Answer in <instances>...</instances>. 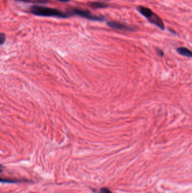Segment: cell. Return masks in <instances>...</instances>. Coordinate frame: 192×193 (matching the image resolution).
Here are the masks:
<instances>
[{"label": "cell", "instance_id": "ba28073f", "mask_svg": "<svg viewBox=\"0 0 192 193\" xmlns=\"http://www.w3.org/2000/svg\"><path fill=\"white\" fill-rule=\"evenodd\" d=\"M1 181L2 182H5V183H10V184H13V183H17V182H20L23 181L22 180H19V179H16V178H1Z\"/></svg>", "mask_w": 192, "mask_h": 193}, {"label": "cell", "instance_id": "7a4b0ae2", "mask_svg": "<svg viewBox=\"0 0 192 193\" xmlns=\"http://www.w3.org/2000/svg\"><path fill=\"white\" fill-rule=\"evenodd\" d=\"M70 14L72 15H76L77 16L81 17L82 18H85L87 20H93V21H98V22H103L105 20V18L103 16H98L96 15H93L92 12L88 10H84L82 9L75 8L69 12Z\"/></svg>", "mask_w": 192, "mask_h": 193}, {"label": "cell", "instance_id": "7c38bea8", "mask_svg": "<svg viewBox=\"0 0 192 193\" xmlns=\"http://www.w3.org/2000/svg\"><path fill=\"white\" fill-rule=\"evenodd\" d=\"M49 0H35V3H39V4H46L48 2Z\"/></svg>", "mask_w": 192, "mask_h": 193}, {"label": "cell", "instance_id": "8992f818", "mask_svg": "<svg viewBox=\"0 0 192 193\" xmlns=\"http://www.w3.org/2000/svg\"><path fill=\"white\" fill-rule=\"evenodd\" d=\"M88 6L93 9H105L109 7V5L100 1H93L88 4Z\"/></svg>", "mask_w": 192, "mask_h": 193}, {"label": "cell", "instance_id": "3957f363", "mask_svg": "<svg viewBox=\"0 0 192 193\" xmlns=\"http://www.w3.org/2000/svg\"><path fill=\"white\" fill-rule=\"evenodd\" d=\"M107 24L111 28L120 30V31H134L138 29L137 27L130 26L128 24L123 23L117 21H108Z\"/></svg>", "mask_w": 192, "mask_h": 193}, {"label": "cell", "instance_id": "9a60e30c", "mask_svg": "<svg viewBox=\"0 0 192 193\" xmlns=\"http://www.w3.org/2000/svg\"><path fill=\"white\" fill-rule=\"evenodd\" d=\"M169 31L171 32V33H172L173 34H175V35H176V33L175 32V31H174V30H172V29H169Z\"/></svg>", "mask_w": 192, "mask_h": 193}, {"label": "cell", "instance_id": "9c48e42d", "mask_svg": "<svg viewBox=\"0 0 192 193\" xmlns=\"http://www.w3.org/2000/svg\"><path fill=\"white\" fill-rule=\"evenodd\" d=\"M5 40H6L5 34L4 33H1L0 34V44H1V45L4 44V43L5 41Z\"/></svg>", "mask_w": 192, "mask_h": 193}, {"label": "cell", "instance_id": "4fadbf2b", "mask_svg": "<svg viewBox=\"0 0 192 193\" xmlns=\"http://www.w3.org/2000/svg\"><path fill=\"white\" fill-rule=\"evenodd\" d=\"M17 1H21L23 2H35V0H15Z\"/></svg>", "mask_w": 192, "mask_h": 193}, {"label": "cell", "instance_id": "277c9868", "mask_svg": "<svg viewBox=\"0 0 192 193\" xmlns=\"http://www.w3.org/2000/svg\"><path fill=\"white\" fill-rule=\"evenodd\" d=\"M148 22L151 24L156 25L159 29L164 31L165 29V25L163 23V20L159 17L157 14L154 12L151 17L148 19Z\"/></svg>", "mask_w": 192, "mask_h": 193}, {"label": "cell", "instance_id": "30bf717a", "mask_svg": "<svg viewBox=\"0 0 192 193\" xmlns=\"http://www.w3.org/2000/svg\"><path fill=\"white\" fill-rule=\"evenodd\" d=\"M156 52H157V55L159 57H163L164 55V53L163 52V50L161 49H157Z\"/></svg>", "mask_w": 192, "mask_h": 193}, {"label": "cell", "instance_id": "5b68a950", "mask_svg": "<svg viewBox=\"0 0 192 193\" xmlns=\"http://www.w3.org/2000/svg\"><path fill=\"white\" fill-rule=\"evenodd\" d=\"M136 9L140 14L148 20L149 18L151 17V15L154 14V12L148 7L139 5L136 7Z\"/></svg>", "mask_w": 192, "mask_h": 193}, {"label": "cell", "instance_id": "52a82bcc", "mask_svg": "<svg viewBox=\"0 0 192 193\" xmlns=\"http://www.w3.org/2000/svg\"><path fill=\"white\" fill-rule=\"evenodd\" d=\"M176 50H177V52L181 55H183L184 57H189V58L192 57V51L186 47H180L177 48Z\"/></svg>", "mask_w": 192, "mask_h": 193}, {"label": "cell", "instance_id": "2e32d148", "mask_svg": "<svg viewBox=\"0 0 192 193\" xmlns=\"http://www.w3.org/2000/svg\"><path fill=\"white\" fill-rule=\"evenodd\" d=\"M104 1H111V0H104Z\"/></svg>", "mask_w": 192, "mask_h": 193}, {"label": "cell", "instance_id": "6da1fadb", "mask_svg": "<svg viewBox=\"0 0 192 193\" xmlns=\"http://www.w3.org/2000/svg\"><path fill=\"white\" fill-rule=\"evenodd\" d=\"M29 12L36 16L45 17L68 18L71 16L69 12H64L60 10L46 6L33 5L29 9Z\"/></svg>", "mask_w": 192, "mask_h": 193}, {"label": "cell", "instance_id": "5bb4252c", "mask_svg": "<svg viewBox=\"0 0 192 193\" xmlns=\"http://www.w3.org/2000/svg\"><path fill=\"white\" fill-rule=\"evenodd\" d=\"M59 2H70V0H57Z\"/></svg>", "mask_w": 192, "mask_h": 193}, {"label": "cell", "instance_id": "8fae6325", "mask_svg": "<svg viewBox=\"0 0 192 193\" xmlns=\"http://www.w3.org/2000/svg\"><path fill=\"white\" fill-rule=\"evenodd\" d=\"M100 193H112L111 192V190L106 187H103L100 190Z\"/></svg>", "mask_w": 192, "mask_h": 193}]
</instances>
